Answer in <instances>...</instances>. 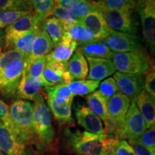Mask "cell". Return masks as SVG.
Here are the masks:
<instances>
[{
  "label": "cell",
  "mask_w": 155,
  "mask_h": 155,
  "mask_svg": "<svg viewBox=\"0 0 155 155\" xmlns=\"http://www.w3.org/2000/svg\"><path fill=\"white\" fill-rule=\"evenodd\" d=\"M101 10L106 22L111 30L117 32L135 35L138 29V22L134 9H108L99 1Z\"/></svg>",
  "instance_id": "8992f818"
},
{
  "label": "cell",
  "mask_w": 155,
  "mask_h": 155,
  "mask_svg": "<svg viewBox=\"0 0 155 155\" xmlns=\"http://www.w3.org/2000/svg\"><path fill=\"white\" fill-rule=\"evenodd\" d=\"M113 78L116 82L120 92L129 98L131 101H135L139 95L144 89V75L116 72L114 74Z\"/></svg>",
  "instance_id": "30bf717a"
},
{
  "label": "cell",
  "mask_w": 155,
  "mask_h": 155,
  "mask_svg": "<svg viewBox=\"0 0 155 155\" xmlns=\"http://www.w3.org/2000/svg\"><path fill=\"white\" fill-rule=\"evenodd\" d=\"M30 12L31 11H0V29L7 28Z\"/></svg>",
  "instance_id": "d590c367"
},
{
  "label": "cell",
  "mask_w": 155,
  "mask_h": 155,
  "mask_svg": "<svg viewBox=\"0 0 155 155\" xmlns=\"http://www.w3.org/2000/svg\"><path fill=\"white\" fill-rule=\"evenodd\" d=\"M47 99L51 100L57 104L73 103L74 96L66 84L56 85L54 86L45 87Z\"/></svg>",
  "instance_id": "4316f807"
},
{
  "label": "cell",
  "mask_w": 155,
  "mask_h": 155,
  "mask_svg": "<svg viewBox=\"0 0 155 155\" xmlns=\"http://www.w3.org/2000/svg\"><path fill=\"white\" fill-rule=\"evenodd\" d=\"M65 32L68 34L70 38L77 42L78 45L98 40L95 38L92 32L88 28H86L80 22L70 26H65Z\"/></svg>",
  "instance_id": "f546056e"
},
{
  "label": "cell",
  "mask_w": 155,
  "mask_h": 155,
  "mask_svg": "<svg viewBox=\"0 0 155 155\" xmlns=\"http://www.w3.org/2000/svg\"><path fill=\"white\" fill-rule=\"evenodd\" d=\"M111 60L120 73L144 75L154 70V62L143 47L127 53H114Z\"/></svg>",
  "instance_id": "5b68a950"
},
{
  "label": "cell",
  "mask_w": 155,
  "mask_h": 155,
  "mask_svg": "<svg viewBox=\"0 0 155 155\" xmlns=\"http://www.w3.org/2000/svg\"><path fill=\"white\" fill-rule=\"evenodd\" d=\"M145 78V84L144 90L150 94L153 98H155V72L152 70L147 73Z\"/></svg>",
  "instance_id": "b9f144b4"
},
{
  "label": "cell",
  "mask_w": 155,
  "mask_h": 155,
  "mask_svg": "<svg viewBox=\"0 0 155 155\" xmlns=\"http://www.w3.org/2000/svg\"><path fill=\"white\" fill-rule=\"evenodd\" d=\"M143 146L155 152V126L147 129L138 139H136Z\"/></svg>",
  "instance_id": "ab89813d"
},
{
  "label": "cell",
  "mask_w": 155,
  "mask_h": 155,
  "mask_svg": "<svg viewBox=\"0 0 155 155\" xmlns=\"http://www.w3.org/2000/svg\"><path fill=\"white\" fill-rule=\"evenodd\" d=\"M68 71L72 81L83 80L88 75V62L85 56L78 49L68 62Z\"/></svg>",
  "instance_id": "cb8c5ba5"
},
{
  "label": "cell",
  "mask_w": 155,
  "mask_h": 155,
  "mask_svg": "<svg viewBox=\"0 0 155 155\" xmlns=\"http://www.w3.org/2000/svg\"><path fill=\"white\" fill-rule=\"evenodd\" d=\"M0 155H5V154H4V153H3L2 152L1 150H0Z\"/></svg>",
  "instance_id": "7dc6e473"
},
{
  "label": "cell",
  "mask_w": 155,
  "mask_h": 155,
  "mask_svg": "<svg viewBox=\"0 0 155 155\" xmlns=\"http://www.w3.org/2000/svg\"><path fill=\"white\" fill-rule=\"evenodd\" d=\"M147 129L146 123L135 101H131L125 121V139L136 140Z\"/></svg>",
  "instance_id": "5bb4252c"
},
{
  "label": "cell",
  "mask_w": 155,
  "mask_h": 155,
  "mask_svg": "<svg viewBox=\"0 0 155 155\" xmlns=\"http://www.w3.org/2000/svg\"><path fill=\"white\" fill-rule=\"evenodd\" d=\"M25 65V59L15 60L0 71V94L5 98L16 97Z\"/></svg>",
  "instance_id": "ba28073f"
},
{
  "label": "cell",
  "mask_w": 155,
  "mask_h": 155,
  "mask_svg": "<svg viewBox=\"0 0 155 155\" xmlns=\"http://www.w3.org/2000/svg\"><path fill=\"white\" fill-rule=\"evenodd\" d=\"M63 142L68 152L76 155H111L119 140L107 134L72 131L66 128Z\"/></svg>",
  "instance_id": "6da1fadb"
},
{
  "label": "cell",
  "mask_w": 155,
  "mask_h": 155,
  "mask_svg": "<svg viewBox=\"0 0 155 155\" xmlns=\"http://www.w3.org/2000/svg\"><path fill=\"white\" fill-rule=\"evenodd\" d=\"M5 34L2 29H0V53L2 51L3 46H5Z\"/></svg>",
  "instance_id": "f6af8a7d"
},
{
  "label": "cell",
  "mask_w": 155,
  "mask_h": 155,
  "mask_svg": "<svg viewBox=\"0 0 155 155\" xmlns=\"http://www.w3.org/2000/svg\"><path fill=\"white\" fill-rule=\"evenodd\" d=\"M55 0H30L31 11L36 15L40 22L50 16Z\"/></svg>",
  "instance_id": "1f68e13d"
},
{
  "label": "cell",
  "mask_w": 155,
  "mask_h": 155,
  "mask_svg": "<svg viewBox=\"0 0 155 155\" xmlns=\"http://www.w3.org/2000/svg\"><path fill=\"white\" fill-rule=\"evenodd\" d=\"M23 1H25L26 3H28V5L30 6V0H23Z\"/></svg>",
  "instance_id": "bcb514c9"
},
{
  "label": "cell",
  "mask_w": 155,
  "mask_h": 155,
  "mask_svg": "<svg viewBox=\"0 0 155 155\" xmlns=\"http://www.w3.org/2000/svg\"><path fill=\"white\" fill-rule=\"evenodd\" d=\"M108 9H134L136 10L138 0H101Z\"/></svg>",
  "instance_id": "e575fe53"
},
{
  "label": "cell",
  "mask_w": 155,
  "mask_h": 155,
  "mask_svg": "<svg viewBox=\"0 0 155 155\" xmlns=\"http://www.w3.org/2000/svg\"><path fill=\"white\" fill-rule=\"evenodd\" d=\"M55 2L71 11L79 20L98 7V2L94 0H55Z\"/></svg>",
  "instance_id": "44dd1931"
},
{
  "label": "cell",
  "mask_w": 155,
  "mask_h": 155,
  "mask_svg": "<svg viewBox=\"0 0 155 155\" xmlns=\"http://www.w3.org/2000/svg\"><path fill=\"white\" fill-rule=\"evenodd\" d=\"M40 27L51 39L54 46L61 41L65 32V26L61 21L55 17H48L41 22Z\"/></svg>",
  "instance_id": "484cf974"
},
{
  "label": "cell",
  "mask_w": 155,
  "mask_h": 155,
  "mask_svg": "<svg viewBox=\"0 0 155 155\" xmlns=\"http://www.w3.org/2000/svg\"><path fill=\"white\" fill-rule=\"evenodd\" d=\"M50 15H53V17L61 21L65 27L79 22V19L71 11L57 2L54 3Z\"/></svg>",
  "instance_id": "d6a6232c"
},
{
  "label": "cell",
  "mask_w": 155,
  "mask_h": 155,
  "mask_svg": "<svg viewBox=\"0 0 155 155\" xmlns=\"http://www.w3.org/2000/svg\"><path fill=\"white\" fill-rule=\"evenodd\" d=\"M38 28L39 26L28 33L22 35L12 40L8 43L5 44L4 48L6 50L11 49L16 50L24 54L25 57L27 58L31 53L32 45H33L35 40L36 38L37 33H38Z\"/></svg>",
  "instance_id": "d4e9b609"
},
{
  "label": "cell",
  "mask_w": 155,
  "mask_h": 155,
  "mask_svg": "<svg viewBox=\"0 0 155 155\" xmlns=\"http://www.w3.org/2000/svg\"><path fill=\"white\" fill-rule=\"evenodd\" d=\"M38 155H39V154H38Z\"/></svg>",
  "instance_id": "c3c4849f"
},
{
  "label": "cell",
  "mask_w": 155,
  "mask_h": 155,
  "mask_svg": "<svg viewBox=\"0 0 155 155\" xmlns=\"http://www.w3.org/2000/svg\"><path fill=\"white\" fill-rule=\"evenodd\" d=\"M78 50L86 58L111 60L114 53L108 47L105 40L80 45Z\"/></svg>",
  "instance_id": "603a6c76"
},
{
  "label": "cell",
  "mask_w": 155,
  "mask_h": 155,
  "mask_svg": "<svg viewBox=\"0 0 155 155\" xmlns=\"http://www.w3.org/2000/svg\"><path fill=\"white\" fill-rule=\"evenodd\" d=\"M42 78L44 87L61 84L68 85L73 81L68 71V64L47 61L42 73Z\"/></svg>",
  "instance_id": "4fadbf2b"
},
{
  "label": "cell",
  "mask_w": 155,
  "mask_h": 155,
  "mask_svg": "<svg viewBox=\"0 0 155 155\" xmlns=\"http://www.w3.org/2000/svg\"><path fill=\"white\" fill-rule=\"evenodd\" d=\"M107 102L98 91H95L86 97V103L88 108L93 113L100 118L101 120L106 122L108 119L107 114Z\"/></svg>",
  "instance_id": "83f0119b"
},
{
  "label": "cell",
  "mask_w": 155,
  "mask_h": 155,
  "mask_svg": "<svg viewBox=\"0 0 155 155\" xmlns=\"http://www.w3.org/2000/svg\"><path fill=\"white\" fill-rule=\"evenodd\" d=\"M131 101L127 96L118 91L107 102L108 119L104 124L105 134L119 140L125 139L126 116Z\"/></svg>",
  "instance_id": "277c9868"
},
{
  "label": "cell",
  "mask_w": 155,
  "mask_h": 155,
  "mask_svg": "<svg viewBox=\"0 0 155 155\" xmlns=\"http://www.w3.org/2000/svg\"><path fill=\"white\" fill-rule=\"evenodd\" d=\"M0 150L5 155H33L10 127L0 121Z\"/></svg>",
  "instance_id": "9c48e42d"
},
{
  "label": "cell",
  "mask_w": 155,
  "mask_h": 155,
  "mask_svg": "<svg viewBox=\"0 0 155 155\" xmlns=\"http://www.w3.org/2000/svg\"><path fill=\"white\" fill-rule=\"evenodd\" d=\"M78 47V43L65 32L61 41L55 46V49L46 56V61L68 64Z\"/></svg>",
  "instance_id": "e0dca14e"
},
{
  "label": "cell",
  "mask_w": 155,
  "mask_h": 155,
  "mask_svg": "<svg viewBox=\"0 0 155 155\" xmlns=\"http://www.w3.org/2000/svg\"><path fill=\"white\" fill-rule=\"evenodd\" d=\"M136 10L140 17L144 41L151 53H155V0H138Z\"/></svg>",
  "instance_id": "52a82bcc"
},
{
  "label": "cell",
  "mask_w": 155,
  "mask_h": 155,
  "mask_svg": "<svg viewBox=\"0 0 155 155\" xmlns=\"http://www.w3.org/2000/svg\"><path fill=\"white\" fill-rule=\"evenodd\" d=\"M33 104L17 99L9 107V127L27 146L35 145L32 125Z\"/></svg>",
  "instance_id": "3957f363"
},
{
  "label": "cell",
  "mask_w": 155,
  "mask_h": 155,
  "mask_svg": "<svg viewBox=\"0 0 155 155\" xmlns=\"http://www.w3.org/2000/svg\"><path fill=\"white\" fill-rule=\"evenodd\" d=\"M100 85L99 81L94 80H77L73 81L69 83L70 90L72 92L73 96H83L89 95L94 92Z\"/></svg>",
  "instance_id": "4dcf8cb0"
},
{
  "label": "cell",
  "mask_w": 155,
  "mask_h": 155,
  "mask_svg": "<svg viewBox=\"0 0 155 155\" xmlns=\"http://www.w3.org/2000/svg\"><path fill=\"white\" fill-rule=\"evenodd\" d=\"M24 54L16 50L11 49L0 53V71H2L8 64L15 60L25 59Z\"/></svg>",
  "instance_id": "f35d334b"
},
{
  "label": "cell",
  "mask_w": 155,
  "mask_h": 155,
  "mask_svg": "<svg viewBox=\"0 0 155 155\" xmlns=\"http://www.w3.org/2000/svg\"><path fill=\"white\" fill-rule=\"evenodd\" d=\"M47 102L49 106V110L53 114L54 118L58 123L61 124H74L71 111L72 103L57 104L49 99H47Z\"/></svg>",
  "instance_id": "f1b7e54d"
},
{
  "label": "cell",
  "mask_w": 155,
  "mask_h": 155,
  "mask_svg": "<svg viewBox=\"0 0 155 155\" xmlns=\"http://www.w3.org/2000/svg\"><path fill=\"white\" fill-rule=\"evenodd\" d=\"M111 155H137L130 144L125 139L120 140Z\"/></svg>",
  "instance_id": "60d3db41"
},
{
  "label": "cell",
  "mask_w": 155,
  "mask_h": 155,
  "mask_svg": "<svg viewBox=\"0 0 155 155\" xmlns=\"http://www.w3.org/2000/svg\"><path fill=\"white\" fill-rule=\"evenodd\" d=\"M98 87H99V90L98 91L107 101L111 98L116 93L119 91V88H118L116 82L111 77L108 78L106 80H104Z\"/></svg>",
  "instance_id": "74e56055"
},
{
  "label": "cell",
  "mask_w": 155,
  "mask_h": 155,
  "mask_svg": "<svg viewBox=\"0 0 155 155\" xmlns=\"http://www.w3.org/2000/svg\"><path fill=\"white\" fill-rule=\"evenodd\" d=\"M79 22L88 28L97 40H104L109 35L111 30L101 10L99 2L98 8L80 19Z\"/></svg>",
  "instance_id": "9a60e30c"
},
{
  "label": "cell",
  "mask_w": 155,
  "mask_h": 155,
  "mask_svg": "<svg viewBox=\"0 0 155 155\" xmlns=\"http://www.w3.org/2000/svg\"><path fill=\"white\" fill-rule=\"evenodd\" d=\"M86 61L89 64V71L86 77L88 80L101 81L116 73V70L111 60L87 58Z\"/></svg>",
  "instance_id": "ac0fdd59"
},
{
  "label": "cell",
  "mask_w": 155,
  "mask_h": 155,
  "mask_svg": "<svg viewBox=\"0 0 155 155\" xmlns=\"http://www.w3.org/2000/svg\"><path fill=\"white\" fill-rule=\"evenodd\" d=\"M32 125L37 150L48 152L55 147V129L53 126L51 112L45 104L40 94L34 101Z\"/></svg>",
  "instance_id": "7a4b0ae2"
},
{
  "label": "cell",
  "mask_w": 155,
  "mask_h": 155,
  "mask_svg": "<svg viewBox=\"0 0 155 155\" xmlns=\"http://www.w3.org/2000/svg\"><path fill=\"white\" fill-rule=\"evenodd\" d=\"M46 65V56L41 57L38 59L34 60L31 63H25L24 68V72L27 73L29 76L35 79L42 81V87H44V81L42 78L45 67Z\"/></svg>",
  "instance_id": "836d02e7"
},
{
  "label": "cell",
  "mask_w": 155,
  "mask_h": 155,
  "mask_svg": "<svg viewBox=\"0 0 155 155\" xmlns=\"http://www.w3.org/2000/svg\"><path fill=\"white\" fill-rule=\"evenodd\" d=\"M0 121L9 127V106L0 98Z\"/></svg>",
  "instance_id": "ee69618b"
},
{
  "label": "cell",
  "mask_w": 155,
  "mask_h": 155,
  "mask_svg": "<svg viewBox=\"0 0 155 155\" xmlns=\"http://www.w3.org/2000/svg\"><path fill=\"white\" fill-rule=\"evenodd\" d=\"M54 47L55 46H54L51 39L42 30L40 25L31 53L25 58V63L28 64L33 61L34 60L44 57V56H47L52 51Z\"/></svg>",
  "instance_id": "ffe728a7"
},
{
  "label": "cell",
  "mask_w": 155,
  "mask_h": 155,
  "mask_svg": "<svg viewBox=\"0 0 155 155\" xmlns=\"http://www.w3.org/2000/svg\"><path fill=\"white\" fill-rule=\"evenodd\" d=\"M135 104L138 108L145 123L149 129L155 124V98H153L143 90L135 101Z\"/></svg>",
  "instance_id": "7402d4cb"
},
{
  "label": "cell",
  "mask_w": 155,
  "mask_h": 155,
  "mask_svg": "<svg viewBox=\"0 0 155 155\" xmlns=\"http://www.w3.org/2000/svg\"><path fill=\"white\" fill-rule=\"evenodd\" d=\"M104 40L114 53H127L142 47L138 36L113 30H110L109 35Z\"/></svg>",
  "instance_id": "8fae6325"
},
{
  "label": "cell",
  "mask_w": 155,
  "mask_h": 155,
  "mask_svg": "<svg viewBox=\"0 0 155 155\" xmlns=\"http://www.w3.org/2000/svg\"><path fill=\"white\" fill-rule=\"evenodd\" d=\"M75 115L78 124L86 131L95 134H106L101 120L98 116L83 105H78L75 108Z\"/></svg>",
  "instance_id": "2e32d148"
},
{
  "label": "cell",
  "mask_w": 155,
  "mask_h": 155,
  "mask_svg": "<svg viewBox=\"0 0 155 155\" xmlns=\"http://www.w3.org/2000/svg\"><path fill=\"white\" fill-rule=\"evenodd\" d=\"M42 87V81L29 76L24 71L17 88L16 97L19 99L34 101L40 95Z\"/></svg>",
  "instance_id": "d6986e66"
},
{
  "label": "cell",
  "mask_w": 155,
  "mask_h": 155,
  "mask_svg": "<svg viewBox=\"0 0 155 155\" xmlns=\"http://www.w3.org/2000/svg\"><path fill=\"white\" fill-rule=\"evenodd\" d=\"M128 142L132 147L137 155H155V152L143 146L137 140H130L129 139Z\"/></svg>",
  "instance_id": "7bdbcfd3"
},
{
  "label": "cell",
  "mask_w": 155,
  "mask_h": 155,
  "mask_svg": "<svg viewBox=\"0 0 155 155\" xmlns=\"http://www.w3.org/2000/svg\"><path fill=\"white\" fill-rule=\"evenodd\" d=\"M0 11H31L23 0H0Z\"/></svg>",
  "instance_id": "8d00e7d4"
},
{
  "label": "cell",
  "mask_w": 155,
  "mask_h": 155,
  "mask_svg": "<svg viewBox=\"0 0 155 155\" xmlns=\"http://www.w3.org/2000/svg\"><path fill=\"white\" fill-rule=\"evenodd\" d=\"M41 24L38 17L32 11L19 17L15 22L6 28L5 31V45L14 39L30 32Z\"/></svg>",
  "instance_id": "7c38bea8"
}]
</instances>
